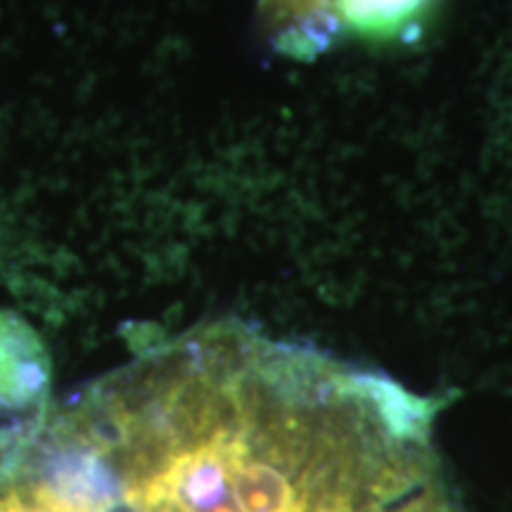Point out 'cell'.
I'll return each instance as SVG.
<instances>
[{"label":"cell","instance_id":"2","mask_svg":"<svg viewBox=\"0 0 512 512\" xmlns=\"http://www.w3.org/2000/svg\"><path fill=\"white\" fill-rule=\"evenodd\" d=\"M119 505L117 470L64 411L0 437V512H114Z\"/></svg>","mask_w":512,"mask_h":512},{"label":"cell","instance_id":"4","mask_svg":"<svg viewBox=\"0 0 512 512\" xmlns=\"http://www.w3.org/2000/svg\"><path fill=\"white\" fill-rule=\"evenodd\" d=\"M380 512H458L456 508H451L444 498H441L437 491H427L425 496L415 498L406 505V508H394V510H380Z\"/></svg>","mask_w":512,"mask_h":512},{"label":"cell","instance_id":"1","mask_svg":"<svg viewBox=\"0 0 512 512\" xmlns=\"http://www.w3.org/2000/svg\"><path fill=\"white\" fill-rule=\"evenodd\" d=\"M131 512H380L430 467V403L221 323L81 396Z\"/></svg>","mask_w":512,"mask_h":512},{"label":"cell","instance_id":"3","mask_svg":"<svg viewBox=\"0 0 512 512\" xmlns=\"http://www.w3.org/2000/svg\"><path fill=\"white\" fill-rule=\"evenodd\" d=\"M50 363L41 337L17 318L0 311V408L22 411L43 399Z\"/></svg>","mask_w":512,"mask_h":512}]
</instances>
